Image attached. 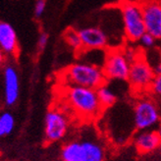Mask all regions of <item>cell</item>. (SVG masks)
I'll return each instance as SVG.
<instances>
[{
	"label": "cell",
	"mask_w": 161,
	"mask_h": 161,
	"mask_svg": "<svg viewBox=\"0 0 161 161\" xmlns=\"http://www.w3.org/2000/svg\"><path fill=\"white\" fill-rule=\"evenodd\" d=\"M65 96L69 105L85 119H92L102 110L97 92L93 88L68 86Z\"/></svg>",
	"instance_id": "1"
},
{
	"label": "cell",
	"mask_w": 161,
	"mask_h": 161,
	"mask_svg": "<svg viewBox=\"0 0 161 161\" xmlns=\"http://www.w3.org/2000/svg\"><path fill=\"white\" fill-rule=\"evenodd\" d=\"M62 161H104L105 149L94 139H80L67 142L61 150Z\"/></svg>",
	"instance_id": "2"
},
{
	"label": "cell",
	"mask_w": 161,
	"mask_h": 161,
	"mask_svg": "<svg viewBox=\"0 0 161 161\" xmlns=\"http://www.w3.org/2000/svg\"><path fill=\"white\" fill-rule=\"evenodd\" d=\"M64 80L68 86H77L97 90L105 83L101 68L87 63H75L64 72Z\"/></svg>",
	"instance_id": "3"
},
{
	"label": "cell",
	"mask_w": 161,
	"mask_h": 161,
	"mask_svg": "<svg viewBox=\"0 0 161 161\" xmlns=\"http://www.w3.org/2000/svg\"><path fill=\"white\" fill-rule=\"evenodd\" d=\"M121 13L127 37L133 42L140 40L142 35L147 33L142 5L125 1L121 4Z\"/></svg>",
	"instance_id": "4"
},
{
	"label": "cell",
	"mask_w": 161,
	"mask_h": 161,
	"mask_svg": "<svg viewBox=\"0 0 161 161\" xmlns=\"http://www.w3.org/2000/svg\"><path fill=\"white\" fill-rule=\"evenodd\" d=\"M154 77L153 69L143 56H138L136 59L131 63L128 80L135 90H149Z\"/></svg>",
	"instance_id": "5"
},
{
	"label": "cell",
	"mask_w": 161,
	"mask_h": 161,
	"mask_svg": "<svg viewBox=\"0 0 161 161\" xmlns=\"http://www.w3.org/2000/svg\"><path fill=\"white\" fill-rule=\"evenodd\" d=\"M159 119L160 112L155 102L144 98L136 103L134 109V123L138 130H148L159 122Z\"/></svg>",
	"instance_id": "6"
},
{
	"label": "cell",
	"mask_w": 161,
	"mask_h": 161,
	"mask_svg": "<svg viewBox=\"0 0 161 161\" xmlns=\"http://www.w3.org/2000/svg\"><path fill=\"white\" fill-rule=\"evenodd\" d=\"M131 63L126 58L123 50H110L103 64V74L110 80H128Z\"/></svg>",
	"instance_id": "7"
},
{
	"label": "cell",
	"mask_w": 161,
	"mask_h": 161,
	"mask_svg": "<svg viewBox=\"0 0 161 161\" xmlns=\"http://www.w3.org/2000/svg\"><path fill=\"white\" fill-rule=\"evenodd\" d=\"M69 128V120L63 112L51 109L46 113L44 119V136L49 142L62 140L66 136Z\"/></svg>",
	"instance_id": "8"
},
{
	"label": "cell",
	"mask_w": 161,
	"mask_h": 161,
	"mask_svg": "<svg viewBox=\"0 0 161 161\" xmlns=\"http://www.w3.org/2000/svg\"><path fill=\"white\" fill-rule=\"evenodd\" d=\"M142 9L147 33L161 39V0H146Z\"/></svg>",
	"instance_id": "9"
},
{
	"label": "cell",
	"mask_w": 161,
	"mask_h": 161,
	"mask_svg": "<svg viewBox=\"0 0 161 161\" xmlns=\"http://www.w3.org/2000/svg\"><path fill=\"white\" fill-rule=\"evenodd\" d=\"M4 100L7 106H13L20 94V80L18 72L13 66L7 65L3 71Z\"/></svg>",
	"instance_id": "10"
},
{
	"label": "cell",
	"mask_w": 161,
	"mask_h": 161,
	"mask_svg": "<svg viewBox=\"0 0 161 161\" xmlns=\"http://www.w3.org/2000/svg\"><path fill=\"white\" fill-rule=\"evenodd\" d=\"M78 31L83 47L86 49H102L107 45V36L99 28H84Z\"/></svg>",
	"instance_id": "11"
},
{
	"label": "cell",
	"mask_w": 161,
	"mask_h": 161,
	"mask_svg": "<svg viewBox=\"0 0 161 161\" xmlns=\"http://www.w3.org/2000/svg\"><path fill=\"white\" fill-rule=\"evenodd\" d=\"M0 48L6 55H14L18 49L17 34L6 22H0Z\"/></svg>",
	"instance_id": "12"
},
{
	"label": "cell",
	"mask_w": 161,
	"mask_h": 161,
	"mask_svg": "<svg viewBox=\"0 0 161 161\" xmlns=\"http://www.w3.org/2000/svg\"><path fill=\"white\" fill-rule=\"evenodd\" d=\"M161 144V138L157 132L153 131H142L135 139V146L140 152L147 153L153 151Z\"/></svg>",
	"instance_id": "13"
},
{
	"label": "cell",
	"mask_w": 161,
	"mask_h": 161,
	"mask_svg": "<svg viewBox=\"0 0 161 161\" xmlns=\"http://www.w3.org/2000/svg\"><path fill=\"white\" fill-rule=\"evenodd\" d=\"M96 92H97L98 100H99V103H100L102 109L111 107L112 105L115 104L116 98H117L116 95L105 85H103L100 87H98L97 90H96Z\"/></svg>",
	"instance_id": "14"
},
{
	"label": "cell",
	"mask_w": 161,
	"mask_h": 161,
	"mask_svg": "<svg viewBox=\"0 0 161 161\" xmlns=\"http://www.w3.org/2000/svg\"><path fill=\"white\" fill-rule=\"evenodd\" d=\"M65 39H66L67 43L73 48V49L80 50L83 48V43H82V40H80L79 31H74V30L68 31L65 35Z\"/></svg>",
	"instance_id": "15"
},
{
	"label": "cell",
	"mask_w": 161,
	"mask_h": 161,
	"mask_svg": "<svg viewBox=\"0 0 161 161\" xmlns=\"http://www.w3.org/2000/svg\"><path fill=\"white\" fill-rule=\"evenodd\" d=\"M0 120H1L5 136L11 134L14 130V127H15L14 116L10 113V112H3V113L0 115Z\"/></svg>",
	"instance_id": "16"
},
{
	"label": "cell",
	"mask_w": 161,
	"mask_h": 161,
	"mask_svg": "<svg viewBox=\"0 0 161 161\" xmlns=\"http://www.w3.org/2000/svg\"><path fill=\"white\" fill-rule=\"evenodd\" d=\"M149 91L156 96L161 97V75H156L152 80Z\"/></svg>",
	"instance_id": "17"
},
{
	"label": "cell",
	"mask_w": 161,
	"mask_h": 161,
	"mask_svg": "<svg viewBox=\"0 0 161 161\" xmlns=\"http://www.w3.org/2000/svg\"><path fill=\"white\" fill-rule=\"evenodd\" d=\"M140 42L144 47H151L155 43V38L152 36L150 34L146 33L144 35H142V36L140 38Z\"/></svg>",
	"instance_id": "18"
},
{
	"label": "cell",
	"mask_w": 161,
	"mask_h": 161,
	"mask_svg": "<svg viewBox=\"0 0 161 161\" xmlns=\"http://www.w3.org/2000/svg\"><path fill=\"white\" fill-rule=\"evenodd\" d=\"M46 7V1L45 0H36V5H35V14L36 17H42V14L45 11Z\"/></svg>",
	"instance_id": "19"
},
{
	"label": "cell",
	"mask_w": 161,
	"mask_h": 161,
	"mask_svg": "<svg viewBox=\"0 0 161 161\" xmlns=\"http://www.w3.org/2000/svg\"><path fill=\"white\" fill-rule=\"evenodd\" d=\"M48 42V35L45 33L40 34L38 36V40H37V47L39 50H42L45 48V46L47 45Z\"/></svg>",
	"instance_id": "20"
},
{
	"label": "cell",
	"mask_w": 161,
	"mask_h": 161,
	"mask_svg": "<svg viewBox=\"0 0 161 161\" xmlns=\"http://www.w3.org/2000/svg\"><path fill=\"white\" fill-rule=\"evenodd\" d=\"M152 69H153V72H154L155 76L156 75H161V60Z\"/></svg>",
	"instance_id": "21"
},
{
	"label": "cell",
	"mask_w": 161,
	"mask_h": 161,
	"mask_svg": "<svg viewBox=\"0 0 161 161\" xmlns=\"http://www.w3.org/2000/svg\"><path fill=\"white\" fill-rule=\"evenodd\" d=\"M4 60H5V54H4V52L2 51L1 48H0V67H1V66L3 65Z\"/></svg>",
	"instance_id": "22"
},
{
	"label": "cell",
	"mask_w": 161,
	"mask_h": 161,
	"mask_svg": "<svg viewBox=\"0 0 161 161\" xmlns=\"http://www.w3.org/2000/svg\"><path fill=\"white\" fill-rule=\"evenodd\" d=\"M5 136L4 130H3V127H2V123H1V120H0V136Z\"/></svg>",
	"instance_id": "23"
},
{
	"label": "cell",
	"mask_w": 161,
	"mask_h": 161,
	"mask_svg": "<svg viewBox=\"0 0 161 161\" xmlns=\"http://www.w3.org/2000/svg\"><path fill=\"white\" fill-rule=\"evenodd\" d=\"M157 133H158L159 136H160V138H161V125H160V127H159V129H158V131H157Z\"/></svg>",
	"instance_id": "24"
},
{
	"label": "cell",
	"mask_w": 161,
	"mask_h": 161,
	"mask_svg": "<svg viewBox=\"0 0 161 161\" xmlns=\"http://www.w3.org/2000/svg\"><path fill=\"white\" fill-rule=\"evenodd\" d=\"M160 147H161V144H160Z\"/></svg>",
	"instance_id": "25"
}]
</instances>
